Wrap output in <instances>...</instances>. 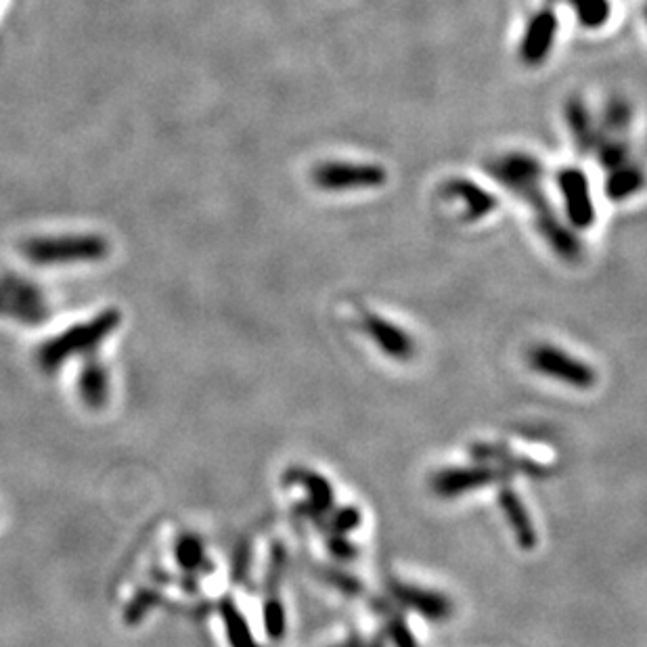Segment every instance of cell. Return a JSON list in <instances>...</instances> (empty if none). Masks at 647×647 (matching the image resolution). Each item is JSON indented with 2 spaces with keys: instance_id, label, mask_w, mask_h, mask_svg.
<instances>
[{
  "instance_id": "cell-1",
  "label": "cell",
  "mask_w": 647,
  "mask_h": 647,
  "mask_svg": "<svg viewBox=\"0 0 647 647\" xmlns=\"http://www.w3.org/2000/svg\"><path fill=\"white\" fill-rule=\"evenodd\" d=\"M122 317L116 308L103 310L95 319L70 327L61 336L44 342L38 350V365L42 371L55 373L63 367L65 361H70L72 356L91 354L99 348L103 340H107L120 325Z\"/></svg>"
},
{
  "instance_id": "cell-2",
  "label": "cell",
  "mask_w": 647,
  "mask_h": 647,
  "mask_svg": "<svg viewBox=\"0 0 647 647\" xmlns=\"http://www.w3.org/2000/svg\"><path fill=\"white\" fill-rule=\"evenodd\" d=\"M19 252L36 264L101 260L109 254V243L99 235L36 237L21 243Z\"/></svg>"
},
{
  "instance_id": "cell-3",
  "label": "cell",
  "mask_w": 647,
  "mask_h": 647,
  "mask_svg": "<svg viewBox=\"0 0 647 647\" xmlns=\"http://www.w3.org/2000/svg\"><path fill=\"white\" fill-rule=\"evenodd\" d=\"M528 363L534 371H539L547 377L560 379V382L578 388V390H589L595 386V371L583 363L574 359V356L557 350L555 346H534L528 352Z\"/></svg>"
},
{
  "instance_id": "cell-4",
  "label": "cell",
  "mask_w": 647,
  "mask_h": 647,
  "mask_svg": "<svg viewBox=\"0 0 647 647\" xmlns=\"http://www.w3.org/2000/svg\"><path fill=\"white\" fill-rule=\"evenodd\" d=\"M386 170L375 164H344L329 162L312 172V181L325 191H356L377 189L386 183Z\"/></svg>"
},
{
  "instance_id": "cell-5",
  "label": "cell",
  "mask_w": 647,
  "mask_h": 647,
  "mask_svg": "<svg viewBox=\"0 0 647 647\" xmlns=\"http://www.w3.org/2000/svg\"><path fill=\"white\" fill-rule=\"evenodd\" d=\"M505 476L507 474L497 470V467H480V465L478 467H463V470H444L434 478L432 488L436 495L451 499V497H457L463 493H470V490L484 488Z\"/></svg>"
},
{
  "instance_id": "cell-6",
  "label": "cell",
  "mask_w": 647,
  "mask_h": 647,
  "mask_svg": "<svg viewBox=\"0 0 647 647\" xmlns=\"http://www.w3.org/2000/svg\"><path fill=\"white\" fill-rule=\"evenodd\" d=\"M557 36V17L551 9H543L530 19V24L522 36L520 55L526 65H541L551 49Z\"/></svg>"
},
{
  "instance_id": "cell-7",
  "label": "cell",
  "mask_w": 647,
  "mask_h": 647,
  "mask_svg": "<svg viewBox=\"0 0 647 647\" xmlns=\"http://www.w3.org/2000/svg\"><path fill=\"white\" fill-rule=\"evenodd\" d=\"M557 185H560V191L564 195L568 218L580 229L589 227L595 220V208L587 176L578 170H564L560 178H557Z\"/></svg>"
},
{
  "instance_id": "cell-8",
  "label": "cell",
  "mask_w": 647,
  "mask_h": 647,
  "mask_svg": "<svg viewBox=\"0 0 647 647\" xmlns=\"http://www.w3.org/2000/svg\"><path fill=\"white\" fill-rule=\"evenodd\" d=\"M390 591H392V595H394V599L398 601V604H403V606L419 612L423 618H428V620L440 622V620L449 618L451 612H453L451 601L446 597H442V595H438V593H434V591L421 589V587H411V585L400 583V580H392Z\"/></svg>"
},
{
  "instance_id": "cell-9",
  "label": "cell",
  "mask_w": 647,
  "mask_h": 647,
  "mask_svg": "<svg viewBox=\"0 0 647 647\" xmlns=\"http://www.w3.org/2000/svg\"><path fill=\"white\" fill-rule=\"evenodd\" d=\"M499 505L505 513V520L511 526L513 534H516V541L524 551H532L537 547V530H534V524L528 516V511L522 503V499L518 497L516 490L511 488H503L501 495H499Z\"/></svg>"
},
{
  "instance_id": "cell-10",
  "label": "cell",
  "mask_w": 647,
  "mask_h": 647,
  "mask_svg": "<svg viewBox=\"0 0 647 647\" xmlns=\"http://www.w3.org/2000/svg\"><path fill=\"white\" fill-rule=\"evenodd\" d=\"M365 329L369 333V338L388 356H392V359H409V356L413 354L411 338L403 329L392 325L390 321H386L382 317H375V315H367Z\"/></svg>"
},
{
  "instance_id": "cell-11",
  "label": "cell",
  "mask_w": 647,
  "mask_h": 647,
  "mask_svg": "<svg viewBox=\"0 0 647 647\" xmlns=\"http://www.w3.org/2000/svg\"><path fill=\"white\" fill-rule=\"evenodd\" d=\"M495 174H499L501 181L511 189L532 191L541 178V166L526 155H509L497 164Z\"/></svg>"
},
{
  "instance_id": "cell-12",
  "label": "cell",
  "mask_w": 647,
  "mask_h": 647,
  "mask_svg": "<svg viewBox=\"0 0 647 647\" xmlns=\"http://www.w3.org/2000/svg\"><path fill=\"white\" fill-rule=\"evenodd\" d=\"M78 390L82 403L88 409H103L109 398V377L99 361H86L78 377Z\"/></svg>"
},
{
  "instance_id": "cell-13",
  "label": "cell",
  "mask_w": 647,
  "mask_h": 647,
  "mask_svg": "<svg viewBox=\"0 0 647 647\" xmlns=\"http://www.w3.org/2000/svg\"><path fill=\"white\" fill-rule=\"evenodd\" d=\"M446 193H449L453 202H459L463 206V214L467 220H478L497 206L493 195L470 181H455L446 187Z\"/></svg>"
},
{
  "instance_id": "cell-14",
  "label": "cell",
  "mask_w": 647,
  "mask_h": 647,
  "mask_svg": "<svg viewBox=\"0 0 647 647\" xmlns=\"http://www.w3.org/2000/svg\"><path fill=\"white\" fill-rule=\"evenodd\" d=\"M220 616L225 620L227 637L233 647H260L248 627V622L241 616L239 608L233 604L231 597H225L220 604Z\"/></svg>"
},
{
  "instance_id": "cell-15",
  "label": "cell",
  "mask_w": 647,
  "mask_h": 647,
  "mask_svg": "<svg viewBox=\"0 0 647 647\" xmlns=\"http://www.w3.org/2000/svg\"><path fill=\"white\" fill-rule=\"evenodd\" d=\"M0 317H9L17 319L21 323H42L49 319V310L47 308H34L24 302H19L15 296H11L7 289L0 287Z\"/></svg>"
},
{
  "instance_id": "cell-16",
  "label": "cell",
  "mask_w": 647,
  "mask_h": 647,
  "mask_svg": "<svg viewBox=\"0 0 647 647\" xmlns=\"http://www.w3.org/2000/svg\"><path fill=\"white\" fill-rule=\"evenodd\" d=\"M289 478L296 480L298 484H302L308 490V495L312 497L310 501H312V507H315V511H327L331 507L333 490L321 476L306 472V470H292V472H289Z\"/></svg>"
},
{
  "instance_id": "cell-17",
  "label": "cell",
  "mask_w": 647,
  "mask_h": 647,
  "mask_svg": "<svg viewBox=\"0 0 647 647\" xmlns=\"http://www.w3.org/2000/svg\"><path fill=\"white\" fill-rule=\"evenodd\" d=\"M576 17L587 28H599L610 19V0H568Z\"/></svg>"
},
{
  "instance_id": "cell-18",
  "label": "cell",
  "mask_w": 647,
  "mask_h": 647,
  "mask_svg": "<svg viewBox=\"0 0 647 647\" xmlns=\"http://www.w3.org/2000/svg\"><path fill=\"white\" fill-rule=\"evenodd\" d=\"M174 555H176V562L181 564L185 570H189V572L199 570L206 562L204 545L197 537H193V534H185V537L178 539Z\"/></svg>"
},
{
  "instance_id": "cell-19",
  "label": "cell",
  "mask_w": 647,
  "mask_h": 647,
  "mask_svg": "<svg viewBox=\"0 0 647 647\" xmlns=\"http://www.w3.org/2000/svg\"><path fill=\"white\" fill-rule=\"evenodd\" d=\"M641 187V174L635 168H616L608 178L610 199H624Z\"/></svg>"
},
{
  "instance_id": "cell-20",
  "label": "cell",
  "mask_w": 647,
  "mask_h": 647,
  "mask_svg": "<svg viewBox=\"0 0 647 647\" xmlns=\"http://www.w3.org/2000/svg\"><path fill=\"white\" fill-rule=\"evenodd\" d=\"M160 595L153 589H143L135 597L130 599V604L124 610V622L126 624H139L155 606H158Z\"/></svg>"
},
{
  "instance_id": "cell-21",
  "label": "cell",
  "mask_w": 647,
  "mask_h": 647,
  "mask_svg": "<svg viewBox=\"0 0 647 647\" xmlns=\"http://www.w3.org/2000/svg\"><path fill=\"white\" fill-rule=\"evenodd\" d=\"M264 622H266V631H269V637L271 639H281L283 637V631H285V612H283V606L279 604V601L271 599L269 604H266L264 608Z\"/></svg>"
},
{
  "instance_id": "cell-22",
  "label": "cell",
  "mask_w": 647,
  "mask_h": 647,
  "mask_svg": "<svg viewBox=\"0 0 647 647\" xmlns=\"http://www.w3.org/2000/svg\"><path fill=\"white\" fill-rule=\"evenodd\" d=\"M388 629H390V635H392V639H394V643L398 647H419L417 641H415V637L409 633L407 624L403 620H400V618H392Z\"/></svg>"
},
{
  "instance_id": "cell-23",
  "label": "cell",
  "mask_w": 647,
  "mask_h": 647,
  "mask_svg": "<svg viewBox=\"0 0 647 647\" xmlns=\"http://www.w3.org/2000/svg\"><path fill=\"white\" fill-rule=\"evenodd\" d=\"M361 516L356 509H342L338 511V516H333V528L338 532H350L354 528H359Z\"/></svg>"
},
{
  "instance_id": "cell-24",
  "label": "cell",
  "mask_w": 647,
  "mask_h": 647,
  "mask_svg": "<svg viewBox=\"0 0 647 647\" xmlns=\"http://www.w3.org/2000/svg\"><path fill=\"white\" fill-rule=\"evenodd\" d=\"M329 547H331V551L336 553L338 557H342V560H350V557H354V555H356L354 547H352L346 539H342V537L331 539V541H329Z\"/></svg>"
}]
</instances>
